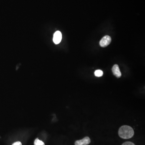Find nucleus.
<instances>
[{"instance_id":"1","label":"nucleus","mask_w":145,"mask_h":145,"mask_svg":"<svg viewBox=\"0 0 145 145\" xmlns=\"http://www.w3.org/2000/svg\"><path fill=\"white\" fill-rule=\"evenodd\" d=\"M134 131L133 129L129 126L123 125L119 128L118 135L124 139H128L133 137Z\"/></svg>"},{"instance_id":"2","label":"nucleus","mask_w":145,"mask_h":145,"mask_svg":"<svg viewBox=\"0 0 145 145\" xmlns=\"http://www.w3.org/2000/svg\"><path fill=\"white\" fill-rule=\"evenodd\" d=\"M111 42V37L108 36H105L100 41V45L101 47H105L108 46Z\"/></svg>"},{"instance_id":"3","label":"nucleus","mask_w":145,"mask_h":145,"mask_svg":"<svg viewBox=\"0 0 145 145\" xmlns=\"http://www.w3.org/2000/svg\"><path fill=\"white\" fill-rule=\"evenodd\" d=\"M61 40H62L61 33L58 31H56L54 34L53 38L54 42L56 45H57L60 43Z\"/></svg>"},{"instance_id":"4","label":"nucleus","mask_w":145,"mask_h":145,"mask_svg":"<svg viewBox=\"0 0 145 145\" xmlns=\"http://www.w3.org/2000/svg\"><path fill=\"white\" fill-rule=\"evenodd\" d=\"M91 142L90 139L88 137H86L83 139L76 141L75 143V145H88Z\"/></svg>"},{"instance_id":"5","label":"nucleus","mask_w":145,"mask_h":145,"mask_svg":"<svg viewBox=\"0 0 145 145\" xmlns=\"http://www.w3.org/2000/svg\"><path fill=\"white\" fill-rule=\"evenodd\" d=\"M112 71H113V75L116 78H120L121 76V72L119 67L117 65H115L112 68Z\"/></svg>"},{"instance_id":"6","label":"nucleus","mask_w":145,"mask_h":145,"mask_svg":"<svg viewBox=\"0 0 145 145\" xmlns=\"http://www.w3.org/2000/svg\"><path fill=\"white\" fill-rule=\"evenodd\" d=\"M94 75L97 77H101L103 75V72L101 70H97L94 72Z\"/></svg>"},{"instance_id":"7","label":"nucleus","mask_w":145,"mask_h":145,"mask_svg":"<svg viewBox=\"0 0 145 145\" xmlns=\"http://www.w3.org/2000/svg\"><path fill=\"white\" fill-rule=\"evenodd\" d=\"M34 145H45V143L42 141L40 140L38 138H36L34 141Z\"/></svg>"},{"instance_id":"8","label":"nucleus","mask_w":145,"mask_h":145,"mask_svg":"<svg viewBox=\"0 0 145 145\" xmlns=\"http://www.w3.org/2000/svg\"><path fill=\"white\" fill-rule=\"evenodd\" d=\"M122 145H135L133 143L130 142V141H127V142H125L123 143Z\"/></svg>"},{"instance_id":"9","label":"nucleus","mask_w":145,"mask_h":145,"mask_svg":"<svg viewBox=\"0 0 145 145\" xmlns=\"http://www.w3.org/2000/svg\"><path fill=\"white\" fill-rule=\"evenodd\" d=\"M12 145H22V143L20 141H17L15 142Z\"/></svg>"}]
</instances>
